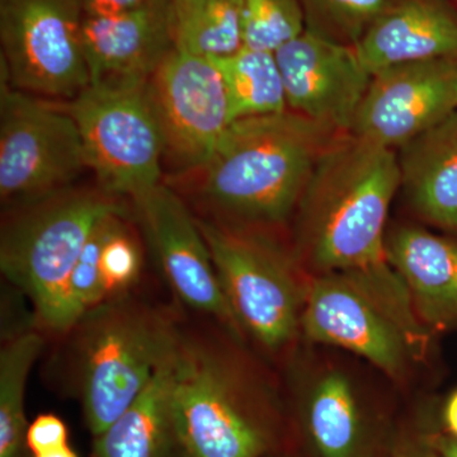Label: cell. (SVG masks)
I'll return each mask as SVG.
<instances>
[{"instance_id":"6da1fadb","label":"cell","mask_w":457,"mask_h":457,"mask_svg":"<svg viewBox=\"0 0 457 457\" xmlns=\"http://www.w3.org/2000/svg\"><path fill=\"white\" fill-rule=\"evenodd\" d=\"M399 191L396 150L339 134L303 188L290 251L309 278L341 273L420 339L427 329L385 252L387 216Z\"/></svg>"},{"instance_id":"7a4b0ae2","label":"cell","mask_w":457,"mask_h":457,"mask_svg":"<svg viewBox=\"0 0 457 457\" xmlns=\"http://www.w3.org/2000/svg\"><path fill=\"white\" fill-rule=\"evenodd\" d=\"M212 319L183 309L170 396L186 457H267L290 449V417L261 361Z\"/></svg>"},{"instance_id":"3957f363","label":"cell","mask_w":457,"mask_h":457,"mask_svg":"<svg viewBox=\"0 0 457 457\" xmlns=\"http://www.w3.org/2000/svg\"><path fill=\"white\" fill-rule=\"evenodd\" d=\"M339 132L294 112L237 120L200 168L164 179L201 220L281 237Z\"/></svg>"},{"instance_id":"277c9868","label":"cell","mask_w":457,"mask_h":457,"mask_svg":"<svg viewBox=\"0 0 457 457\" xmlns=\"http://www.w3.org/2000/svg\"><path fill=\"white\" fill-rule=\"evenodd\" d=\"M146 285L84 312L53 342L56 385L80 403L93 437L139 398L173 350L183 308Z\"/></svg>"},{"instance_id":"5b68a950","label":"cell","mask_w":457,"mask_h":457,"mask_svg":"<svg viewBox=\"0 0 457 457\" xmlns=\"http://www.w3.org/2000/svg\"><path fill=\"white\" fill-rule=\"evenodd\" d=\"M112 213H134L130 201L95 186H71L3 209L0 270L32 306L33 327L55 342L71 326L69 282L90 234Z\"/></svg>"},{"instance_id":"8992f818","label":"cell","mask_w":457,"mask_h":457,"mask_svg":"<svg viewBox=\"0 0 457 457\" xmlns=\"http://www.w3.org/2000/svg\"><path fill=\"white\" fill-rule=\"evenodd\" d=\"M246 342L281 359L300 336L309 276L281 237L197 219Z\"/></svg>"},{"instance_id":"52a82bcc","label":"cell","mask_w":457,"mask_h":457,"mask_svg":"<svg viewBox=\"0 0 457 457\" xmlns=\"http://www.w3.org/2000/svg\"><path fill=\"white\" fill-rule=\"evenodd\" d=\"M149 79L92 82L62 102L79 129L99 187L130 203L164 180L163 137Z\"/></svg>"},{"instance_id":"ba28073f","label":"cell","mask_w":457,"mask_h":457,"mask_svg":"<svg viewBox=\"0 0 457 457\" xmlns=\"http://www.w3.org/2000/svg\"><path fill=\"white\" fill-rule=\"evenodd\" d=\"M86 170L79 129L62 102L22 92L0 77L3 209L71 187Z\"/></svg>"},{"instance_id":"9c48e42d","label":"cell","mask_w":457,"mask_h":457,"mask_svg":"<svg viewBox=\"0 0 457 457\" xmlns=\"http://www.w3.org/2000/svg\"><path fill=\"white\" fill-rule=\"evenodd\" d=\"M82 0H0V75L13 88L68 102L90 83Z\"/></svg>"},{"instance_id":"30bf717a","label":"cell","mask_w":457,"mask_h":457,"mask_svg":"<svg viewBox=\"0 0 457 457\" xmlns=\"http://www.w3.org/2000/svg\"><path fill=\"white\" fill-rule=\"evenodd\" d=\"M147 87L170 177L191 173L210 158L233 123L220 71L210 57L173 49Z\"/></svg>"},{"instance_id":"8fae6325","label":"cell","mask_w":457,"mask_h":457,"mask_svg":"<svg viewBox=\"0 0 457 457\" xmlns=\"http://www.w3.org/2000/svg\"><path fill=\"white\" fill-rule=\"evenodd\" d=\"M131 204L170 296L185 311L212 319L248 343L222 291L196 216L185 200L163 182Z\"/></svg>"},{"instance_id":"7c38bea8","label":"cell","mask_w":457,"mask_h":457,"mask_svg":"<svg viewBox=\"0 0 457 457\" xmlns=\"http://www.w3.org/2000/svg\"><path fill=\"white\" fill-rule=\"evenodd\" d=\"M300 336L351 352L399 381L423 351L395 318L341 273L309 278Z\"/></svg>"},{"instance_id":"4fadbf2b","label":"cell","mask_w":457,"mask_h":457,"mask_svg":"<svg viewBox=\"0 0 457 457\" xmlns=\"http://www.w3.org/2000/svg\"><path fill=\"white\" fill-rule=\"evenodd\" d=\"M457 110V60L390 66L372 74L351 135L399 150Z\"/></svg>"},{"instance_id":"5bb4252c","label":"cell","mask_w":457,"mask_h":457,"mask_svg":"<svg viewBox=\"0 0 457 457\" xmlns=\"http://www.w3.org/2000/svg\"><path fill=\"white\" fill-rule=\"evenodd\" d=\"M287 411L305 457H381L392 438L352 376L336 366L299 381Z\"/></svg>"},{"instance_id":"9a60e30c","label":"cell","mask_w":457,"mask_h":457,"mask_svg":"<svg viewBox=\"0 0 457 457\" xmlns=\"http://www.w3.org/2000/svg\"><path fill=\"white\" fill-rule=\"evenodd\" d=\"M275 55L288 110L350 134L372 77L354 46L305 29Z\"/></svg>"},{"instance_id":"2e32d148","label":"cell","mask_w":457,"mask_h":457,"mask_svg":"<svg viewBox=\"0 0 457 457\" xmlns=\"http://www.w3.org/2000/svg\"><path fill=\"white\" fill-rule=\"evenodd\" d=\"M171 0L110 16H84L83 47L90 83L107 79H149L174 49Z\"/></svg>"},{"instance_id":"e0dca14e","label":"cell","mask_w":457,"mask_h":457,"mask_svg":"<svg viewBox=\"0 0 457 457\" xmlns=\"http://www.w3.org/2000/svg\"><path fill=\"white\" fill-rule=\"evenodd\" d=\"M354 49L371 75L407 62L457 60V5L389 0Z\"/></svg>"},{"instance_id":"ac0fdd59","label":"cell","mask_w":457,"mask_h":457,"mask_svg":"<svg viewBox=\"0 0 457 457\" xmlns=\"http://www.w3.org/2000/svg\"><path fill=\"white\" fill-rule=\"evenodd\" d=\"M385 252L429 332L457 329V237L417 225L387 228Z\"/></svg>"},{"instance_id":"d6986e66","label":"cell","mask_w":457,"mask_h":457,"mask_svg":"<svg viewBox=\"0 0 457 457\" xmlns=\"http://www.w3.org/2000/svg\"><path fill=\"white\" fill-rule=\"evenodd\" d=\"M396 153L411 212L457 237V110Z\"/></svg>"},{"instance_id":"ffe728a7","label":"cell","mask_w":457,"mask_h":457,"mask_svg":"<svg viewBox=\"0 0 457 457\" xmlns=\"http://www.w3.org/2000/svg\"><path fill=\"white\" fill-rule=\"evenodd\" d=\"M170 353L139 398L96 436L92 457H186L171 407Z\"/></svg>"},{"instance_id":"44dd1931","label":"cell","mask_w":457,"mask_h":457,"mask_svg":"<svg viewBox=\"0 0 457 457\" xmlns=\"http://www.w3.org/2000/svg\"><path fill=\"white\" fill-rule=\"evenodd\" d=\"M0 348V457H25L26 385L47 339L35 327L7 330Z\"/></svg>"},{"instance_id":"7402d4cb","label":"cell","mask_w":457,"mask_h":457,"mask_svg":"<svg viewBox=\"0 0 457 457\" xmlns=\"http://www.w3.org/2000/svg\"><path fill=\"white\" fill-rule=\"evenodd\" d=\"M210 59L224 80L233 122L288 110L275 53L243 46L230 55Z\"/></svg>"},{"instance_id":"603a6c76","label":"cell","mask_w":457,"mask_h":457,"mask_svg":"<svg viewBox=\"0 0 457 457\" xmlns=\"http://www.w3.org/2000/svg\"><path fill=\"white\" fill-rule=\"evenodd\" d=\"M170 31L174 49L230 55L245 46L243 0H171Z\"/></svg>"},{"instance_id":"cb8c5ba5","label":"cell","mask_w":457,"mask_h":457,"mask_svg":"<svg viewBox=\"0 0 457 457\" xmlns=\"http://www.w3.org/2000/svg\"><path fill=\"white\" fill-rule=\"evenodd\" d=\"M145 240L134 213L108 216L99 254L104 297L116 299L145 282Z\"/></svg>"},{"instance_id":"d4e9b609","label":"cell","mask_w":457,"mask_h":457,"mask_svg":"<svg viewBox=\"0 0 457 457\" xmlns=\"http://www.w3.org/2000/svg\"><path fill=\"white\" fill-rule=\"evenodd\" d=\"M305 29L300 0H243L245 47L276 53Z\"/></svg>"},{"instance_id":"484cf974","label":"cell","mask_w":457,"mask_h":457,"mask_svg":"<svg viewBox=\"0 0 457 457\" xmlns=\"http://www.w3.org/2000/svg\"><path fill=\"white\" fill-rule=\"evenodd\" d=\"M306 29L356 46L389 0H300Z\"/></svg>"},{"instance_id":"4316f807","label":"cell","mask_w":457,"mask_h":457,"mask_svg":"<svg viewBox=\"0 0 457 457\" xmlns=\"http://www.w3.org/2000/svg\"><path fill=\"white\" fill-rule=\"evenodd\" d=\"M108 216L102 219L90 234L69 282V309H71L73 324L82 317L84 312L106 302L101 273H99V254H101Z\"/></svg>"},{"instance_id":"83f0119b","label":"cell","mask_w":457,"mask_h":457,"mask_svg":"<svg viewBox=\"0 0 457 457\" xmlns=\"http://www.w3.org/2000/svg\"><path fill=\"white\" fill-rule=\"evenodd\" d=\"M69 429L64 420L56 414H40L27 428L26 447L31 455L68 446Z\"/></svg>"},{"instance_id":"f1b7e54d","label":"cell","mask_w":457,"mask_h":457,"mask_svg":"<svg viewBox=\"0 0 457 457\" xmlns=\"http://www.w3.org/2000/svg\"><path fill=\"white\" fill-rule=\"evenodd\" d=\"M429 432L409 425L392 433L385 457H431Z\"/></svg>"},{"instance_id":"f546056e","label":"cell","mask_w":457,"mask_h":457,"mask_svg":"<svg viewBox=\"0 0 457 457\" xmlns=\"http://www.w3.org/2000/svg\"><path fill=\"white\" fill-rule=\"evenodd\" d=\"M149 2L150 0H82L86 16H110L139 8Z\"/></svg>"},{"instance_id":"4dcf8cb0","label":"cell","mask_w":457,"mask_h":457,"mask_svg":"<svg viewBox=\"0 0 457 457\" xmlns=\"http://www.w3.org/2000/svg\"><path fill=\"white\" fill-rule=\"evenodd\" d=\"M429 444L438 457H457V438L447 433L429 432Z\"/></svg>"},{"instance_id":"1f68e13d","label":"cell","mask_w":457,"mask_h":457,"mask_svg":"<svg viewBox=\"0 0 457 457\" xmlns=\"http://www.w3.org/2000/svg\"><path fill=\"white\" fill-rule=\"evenodd\" d=\"M442 422H444L445 433L457 438V390L451 394L445 403Z\"/></svg>"},{"instance_id":"d6a6232c","label":"cell","mask_w":457,"mask_h":457,"mask_svg":"<svg viewBox=\"0 0 457 457\" xmlns=\"http://www.w3.org/2000/svg\"><path fill=\"white\" fill-rule=\"evenodd\" d=\"M32 457H79V455L71 449V445H68V446L47 451V453H38V455H33Z\"/></svg>"},{"instance_id":"836d02e7","label":"cell","mask_w":457,"mask_h":457,"mask_svg":"<svg viewBox=\"0 0 457 457\" xmlns=\"http://www.w3.org/2000/svg\"><path fill=\"white\" fill-rule=\"evenodd\" d=\"M267 457H295V456H294V453H291V450H288V451H284V453H275V455H270V456H267Z\"/></svg>"},{"instance_id":"e575fe53","label":"cell","mask_w":457,"mask_h":457,"mask_svg":"<svg viewBox=\"0 0 457 457\" xmlns=\"http://www.w3.org/2000/svg\"><path fill=\"white\" fill-rule=\"evenodd\" d=\"M431 449H432V447H431ZM431 457H438L437 455H436L435 451H433V450H432V456Z\"/></svg>"},{"instance_id":"d590c367","label":"cell","mask_w":457,"mask_h":457,"mask_svg":"<svg viewBox=\"0 0 457 457\" xmlns=\"http://www.w3.org/2000/svg\"><path fill=\"white\" fill-rule=\"evenodd\" d=\"M451 2L453 3V4H456L457 5V0H451Z\"/></svg>"}]
</instances>
